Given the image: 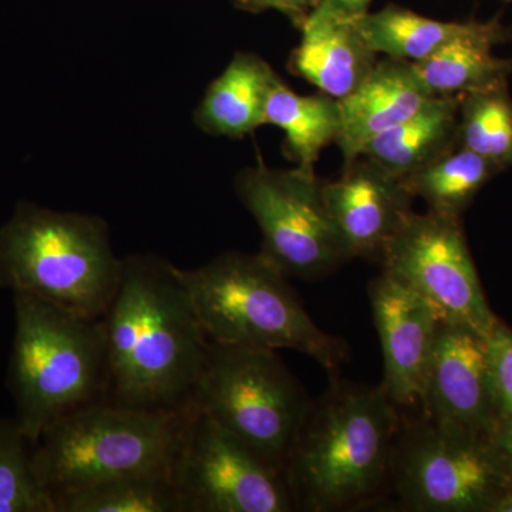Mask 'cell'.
<instances>
[{"label":"cell","instance_id":"d6986e66","mask_svg":"<svg viewBox=\"0 0 512 512\" xmlns=\"http://www.w3.org/2000/svg\"><path fill=\"white\" fill-rule=\"evenodd\" d=\"M501 23L477 35L458 37L412 63L414 72L433 96H463L508 83L512 62L493 53V47L508 39Z\"/></svg>","mask_w":512,"mask_h":512},{"label":"cell","instance_id":"ba28073f","mask_svg":"<svg viewBox=\"0 0 512 512\" xmlns=\"http://www.w3.org/2000/svg\"><path fill=\"white\" fill-rule=\"evenodd\" d=\"M507 485L490 437L426 414L400 419L390 487L407 511L488 512Z\"/></svg>","mask_w":512,"mask_h":512},{"label":"cell","instance_id":"277c9868","mask_svg":"<svg viewBox=\"0 0 512 512\" xmlns=\"http://www.w3.org/2000/svg\"><path fill=\"white\" fill-rule=\"evenodd\" d=\"M202 329L212 342L289 349L338 375L349 348L313 322L289 278L262 254L225 252L197 269H181Z\"/></svg>","mask_w":512,"mask_h":512},{"label":"cell","instance_id":"2e32d148","mask_svg":"<svg viewBox=\"0 0 512 512\" xmlns=\"http://www.w3.org/2000/svg\"><path fill=\"white\" fill-rule=\"evenodd\" d=\"M301 43L289 57V72L335 100L355 92L379 62L355 19L312 13L303 23Z\"/></svg>","mask_w":512,"mask_h":512},{"label":"cell","instance_id":"3957f363","mask_svg":"<svg viewBox=\"0 0 512 512\" xmlns=\"http://www.w3.org/2000/svg\"><path fill=\"white\" fill-rule=\"evenodd\" d=\"M12 295L15 338L8 387L15 419L35 446L57 420L106 402V329L103 318L28 293Z\"/></svg>","mask_w":512,"mask_h":512},{"label":"cell","instance_id":"30bf717a","mask_svg":"<svg viewBox=\"0 0 512 512\" xmlns=\"http://www.w3.org/2000/svg\"><path fill=\"white\" fill-rule=\"evenodd\" d=\"M384 274L430 303L441 322L488 336L498 319L488 306L461 220L427 211L412 214L380 256Z\"/></svg>","mask_w":512,"mask_h":512},{"label":"cell","instance_id":"4fadbf2b","mask_svg":"<svg viewBox=\"0 0 512 512\" xmlns=\"http://www.w3.org/2000/svg\"><path fill=\"white\" fill-rule=\"evenodd\" d=\"M369 299L382 343L380 386L394 406L420 404L439 315L419 293L384 272L370 282Z\"/></svg>","mask_w":512,"mask_h":512},{"label":"cell","instance_id":"ffe728a7","mask_svg":"<svg viewBox=\"0 0 512 512\" xmlns=\"http://www.w3.org/2000/svg\"><path fill=\"white\" fill-rule=\"evenodd\" d=\"M355 22L377 55L416 63L458 37L485 32L495 20L484 23L441 22L402 6L389 5L375 13L367 12Z\"/></svg>","mask_w":512,"mask_h":512},{"label":"cell","instance_id":"4316f807","mask_svg":"<svg viewBox=\"0 0 512 512\" xmlns=\"http://www.w3.org/2000/svg\"><path fill=\"white\" fill-rule=\"evenodd\" d=\"M235 8L249 13H262L276 10L291 20L295 28L301 29L303 23L318 8L320 0H232Z\"/></svg>","mask_w":512,"mask_h":512},{"label":"cell","instance_id":"83f0119b","mask_svg":"<svg viewBox=\"0 0 512 512\" xmlns=\"http://www.w3.org/2000/svg\"><path fill=\"white\" fill-rule=\"evenodd\" d=\"M372 0H320L315 15L335 18L357 19L369 12Z\"/></svg>","mask_w":512,"mask_h":512},{"label":"cell","instance_id":"8992f818","mask_svg":"<svg viewBox=\"0 0 512 512\" xmlns=\"http://www.w3.org/2000/svg\"><path fill=\"white\" fill-rule=\"evenodd\" d=\"M187 413L140 412L110 403L77 410L47 427L33 464L53 497L134 476L173 478Z\"/></svg>","mask_w":512,"mask_h":512},{"label":"cell","instance_id":"5b68a950","mask_svg":"<svg viewBox=\"0 0 512 512\" xmlns=\"http://www.w3.org/2000/svg\"><path fill=\"white\" fill-rule=\"evenodd\" d=\"M106 221L20 201L0 228V288L103 318L119 288Z\"/></svg>","mask_w":512,"mask_h":512},{"label":"cell","instance_id":"603a6c76","mask_svg":"<svg viewBox=\"0 0 512 512\" xmlns=\"http://www.w3.org/2000/svg\"><path fill=\"white\" fill-rule=\"evenodd\" d=\"M457 146L501 170L512 165V99L508 83L461 96Z\"/></svg>","mask_w":512,"mask_h":512},{"label":"cell","instance_id":"7c38bea8","mask_svg":"<svg viewBox=\"0 0 512 512\" xmlns=\"http://www.w3.org/2000/svg\"><path fill=\"white\" fill-rule=\"evenodd\" d=\"M420 404L426 416L491 437L498 417L487 336L460 323L440 322Z\"/></svg>","mask_w":512,"mask_h":512},{"label":"cell","instance_id":"52a82bcc","mask_svg":"<svg viewBox=\"0 0 512 512\" xmlns=\"http://www.w3.org/2000/svg\"><path fill=\"white\" fill-rule=\"evenodd\" d=\"M311 402L276 350L211 340L195 407L279 473Z\"/></svg>","mask_w":512,"mask_h":512},{"label":"cell","instance_id":"9c48e42d","mask_svg":"<svg viewBox=\"0 0 512 512\" xmlns=\"http://www.w3.org/2000/svg\"><path fill=\"white\" fill-rule=\"evenodd\" d=\"M315 171L271 168L259 161L239 171L235 191L262 234L261 252L288 278L316 281L350 261L330 220Z\"/></svg>","mask_w":512,"mask_h":512},{"label":"cell","instance_id":"e0dca14e","mask_svg":"<svg viewBox=\"0 0 512 512\" xmlns=\"http://www.w3.org/2000/svg\"><path fill=\"white\" fill-rule=\"evenodd\" d=\"M281 77L255 53L237 52L205 90L194 123L211 136L244 138L265 124L269 96Z\"/></svg>","mask_w":512,"mask_h":512},{"label":"cell","instance_id":"7a4b0ae2","mask_svg":"<svg viewBox=\"0 0 512 512\" xmlns=\"http://www.w3.org/2000/svg\"><path fill=\"white\" fill-rule=\"evenodd\" d=\"M330 377L286 458L284 476L296 510H359L376 503L390 485L399 407L382 386Z\"/></svg>","mask_w":512,"mask_h":512},{"label":"cell","instance_id":"44dd1931","mask_svg":"<svg viewBox=\"0 0 512 512\" xmlns=\"http://www.w3.org/2000/svg\"><path fill=\"white\" fill-rule=\"evenodd\" d=\"M265 124H274L284 131L282 153L286 158L296 163V167L315 171L323 148L338 140L339 103L320 92L303 96L281 80L266 104Z\"/></svg>","mask_w":512,"mask_h":512},{"label":"cell","instance_id":"f1b7e54d","mask_svg":"<svg viewBox=\"0 0 512 512\" xmlns=\"http://www.w3.org/2000/svg\"><path fill=\"white\" fill-rule=\"evenodd\" d=\"M508 483L512 485V421L498 423L490 437Z\"/></svg>","mask_w":512,"mask_h":512},{"label":"cell","instance_id":"8fae6325","mask_svg":"<svg viewBox=\"0 0 512 512\" xmlns=\"http://www.w3.org/2000/svg\"><path fill=\"white\" fill-rule=\"evenodd\" d=\"M173 481L184 512L295 511L285 476L195 407Z\"/></svg>","mask_w":512,"mask_h":512},{"label":"cell","instance_id":"9a60e30c","mask_svg":"<svg viewBox=\"0 0 512 512\" xmlns=\"http://www.w3.org/2000/svg\"><path fill=\"white\" fill-rule=\"evenodd\" d=\"M433 97L412 63L392 57L379 59L355 92L338 100L340 133L336 144L343 163H353L373 138L412 117Z\"/></svg>","mask_w":512,"mask_h":512},{"label":"cell","instance_id":"ac0fdd59","mask_svg":"<svg viewBox=\"0 0 512 512\" xmlns=\"http://www.w3.org/2000/svg\"><path fill=\"white\" fill-rule=\"evenodd\" d=\"M461 96H436L417 113L373 138L362 156L403 180L457 147Z\"/></svg>","mask_w":512,"mask_h":512},{"label":"cell","instance_id":"d4e9b609","mask_svg":"<svg viewBox=\"0 0 512 512\" xmlns=\"http://www.w3.org/2000/svg\"><path fill=\"white\" fill-rule=\"evenodd\" d=\"M0 512H56L37 477L33 444L15 417L0 419Z\"/></svg>","mask_w":512,"mask_h":512},{"label":"cell","instance_id":"f546056e","mask_svg":"<svg viewBox=\"0 0 512 512\" xmlns=\"http://www.w3.org/2000/svg\"><path fill=\"white\" fill-rule=\"evenodd\" d=\"M488 512H512V485H507L500 494L495 497Z\"/></svg>","mask_w":512,"mask_h":512},{"label":"cell","instance_id":"cb8c5ba5","mask_svg":"<svg viewBox=\"0 0 512 512\" xmlns=\"http://www.w3.org/2000/svg\"><path fill=\"white\" fill-rule=\"evenodd\" d=\"M56 512H184L173 478L134 476L117 478L62 495Z\"/></svg>","mask_w":512,"mask_h":512},{"label":"cell","instance_id":"6da1fadb","mask_svg":"<svg viewBox=\"0 0 512 512\" xmlns=\"http://www.w3.org/2000/svg\"><path fill=\"white\" fill-rule=\"evenodd\" d=\"M103 322L106 403L150 413L194 409L211 340L180 268L156 255L124 258Z\"/></svg>","mask_w":512,"mask_h":512},{"label":"cell","instance_id":"5bb4252c","mask_svg":"<svg viewBox=\"0 0 512 512\" xmlns=\"http://www.w3.org/2000/svg\"><path fill=\"white\" fill-rule=\"evenodd\" d=\"M323 201L349 259L379 262L403 222L414 197L399 178L359 157L338 180L323 181Z\"/></svg>","mask_w":512,"mask_h":512},{"label":"cell","instance_id":"7402d4cb","mask_svg":"<svg viewBox=\"0 0 512 512\" xmlns=\"http://www.w3.org/2000/svg\"><path fill=\"white\" fill-rule=\"evenodd\" d=\"M501 171L484 157L457 146L400 181L414 198L426 201L429 211L461 218L481 188Z\"/></svg>","mask_w":512,"mask_h":512},{"label":"cell","instance_id":"484cf974","mask_svg":"<svg viewBox=\"0 0 512 512\" xmlns=\"http://www.w3.org/2000/svg\"><path fill=\"white\" fill-rule=\"evenodd\" d=\"M487 345L498 423L512 421V329L498 320L487 336Z\"/></svg>","mask_w":512,"mask_h":512}]
</instances>
